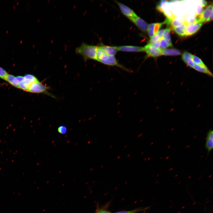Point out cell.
<instances>
[{
	"instance_id": "cell-1",
	"label": "cell",
	"mask_w": 213,
	"mask_h": 213,
	"mask_svg": "<svg viewBox=\"0 0 213 213\" xmlns=\"http://www.w3.org/2000/svg\"><path fill=\"white\" fill-rule=\"evenodd\" d=\"M96 60L107 65L116 66L128 72H130V70L119 64L114 56L107 54L98 46Z\"/></svg>"
},
{
	"instance_id": "cell-2",
	"label": "cell",
	"mask_w": 213,
	"mask_h": 213,
	"mask_svg": "<svg viewBox=\"0 0 213 213\" xmlns=\"http://www.w3.org/2000/svg\"><path fill=\"white\" fill-rule=\"evenodd\" d=\"M97 48V46L83 43L76 48L75 51L77 54L81 56L85 60L90 59L96 60Z\"/></svg>"
},
{
	"instance_id": "cell-3",
	"label": "cell",
	"mask_w": 213,
	"mask_h": 213,
	"mask_svg": "<svg viewBox=\"0 0 213 213\" xmlns=\"http://www.w3.org/2000/svg\"><path fill=\"white\" fill-rule=\"evenodd\" d=\"M49 89V87L38 80L32 84L27 91L34 93H44L53 97L48 91Z\"/></svg>"
},
{
	"instance_id": "cell-4",
	"label": "cell",
	"mask_w": 213,
	"mask_h": 213,
	"mask_svg": "<svg viewBox=\"0 0 213 213\" xmlns=\"http://www.w3.org/2000/svg\"><path fill=\"white\" fill-rule=\"evenodd\" d=\"M213 19V5L212 4L205 8L196 19V22L203 23Z\"/></svg>"
},
{
	"instance_id": "cell-5",
	"label": "cell",
	"mask_w": 213,
	"mask_h": 213,
	"mask_svg": "<svg viewBox=\"0 0 213 213\" xmlns=\"http://www.w3.org/2000/svg\"><path fill=\"white\" fill-rule=\"evenodd\" d=\"M115 1L118 5L122 14L129 19L138 16L135 12L129 7L116 1Z\"/></svg>"
},
{
	"instance_id": "cell-6",
	"label": "cell",
	"mask_w": 213,
	"mask_h": 213,
	"mask_svg": "<svg viewBox=\"0 0 213 213\" xmlns=\"http://www.w3.org/2000/svg\"><path fill=\"white\" fill-rule=\"evenodd\" d=\"M144 47V51L150 57H156L162 55L161 49H158L148 43Z\"/></svg>"
},
{
	"instance_id": "cell-7",
	"label": "cell",
	"mask_w": 213,
	"mask_h": 213,
	"mask_svg": "<svg viewBox=\"0 0 213 213\" xmlns=\"http://www.w3.org/2000/svg\"><path fill=\"white\" fill-rule=\"evenodd\" d=\"M202 24V23L195 22L186 25L185 30V36L195 34L200 29Z\"/></svg>"
},
{
	"instance_id": "cell-8",
	"label": "cell",
	"mask_w": 213,
	"mask_h": 213,
	"mask_svg": "<svg viewBox=\"0 0 213 213\" xmlns=\"http://www.w3.org/2000/svg\"><path fill=\"white\" fill-rule=\"evenodd\" d=\"M129 19L143 32L147 31L149 25L142 19L138 16Z\"/></svg>"
},
{
	"instance_id": "cell-9",
	"label": "cell",
	"mask_w": 213,
	"mask_h": 213,
	"mask_svg": "<svg viewBox=\"0 0 213 213\" xmlns=\"http://www.w3.org/2000/svg\"><path fill=\"white\" fill-rule=\"evenodd\" d=\"M118 51L130 52H139L144 51V47L134 46H116Z\"/></svg>"
},
{
	"instance_id": "cell-10",
	"label": "cell",
	"mask_w": 213,
	"mask_h": 213,
	"mask_svg": "<svg viewBox=\"0 0 213 213\" xmlns=\"http://www.w3.org/2000/svg\"><path fill=\"white\" fill-rule=\"evenodd\" d=\"M205 147L208 152H209L213 148V132L210 130L207 133L205 143Z\"/></svg>"
},
{
	"instance_id": "cell-11",
	"label": "cell",
	"mask_w": 213,
	"mask_h": 213,
	"mask_svg": "<svg viewBox=\"0 0 213 213\" xmlns=\"http://www.w3.org/2000/svg\"><path fill=\"white\" fill-rule=\"evenodd\" d=\"M107 54L114 56L118 51L116 46H108L101 44L98 46Z\"/></svg>"
},
{
	"instance_id": "cell-12",
	"label": "cell",
	"mask_w": 213,
	"mask_h": 213,
	"mask_svg": "<svg viewBox=\"0 0 213 213\" xmlns=\"http://www.w3.org/2000/svg\"><path fill=\"white\" fill-rule=\"evenodd\" d=\"M4 80L15 88L19 89V82L16 77L12 75L8 74Z\"/></svg>"
},
{
	"instance_id": "cell-13",
	"label": "cell",
	"mask_w": 213,
	"mask_h": 213,
	"mask_svg": "<svg viewBox=\"0 0 213 213\" xmlns=\"http://www.w3.org/2000/svg\"><path fill=\"white\" fill-rule=\"evenodd\" d=\"M162 54L164 55H178L181 53L179 50L175 49H161Z\"/></svg>"
},
{
	"instance_id": "cell-14",
	"label": "cell",
	"mask_w": 213,
	"mask_h": 213,
	"mask_svg": "<svg viewBox=\"0 0 213 213\" xmlns=\"http://www.w3.org/2000/svg\"><path fill=\"white\" fill-rule=\"evenodd\" d=\"M170 30L169 28L164 29L162 37L167 42L170 46H172L171 40L170 37Z\"/></svg>"
},
{
	"instance_id": "cell-15",
	"label": "cell",
	"mask_w": 213,
	"mask_h": 213,
	"mask_svg": "<svg viewBox=\"0 0 213 213\" xmlns=\"http://www.w3.org/2000/svg\"><path fill=\"white\" fill-rule=\"evenodd\" d=\"M186 25L184 23L181 26L174 28L173 30L175 32L180 36H185V30Z\"/></svg>"
},
{
	"instance_id": "cell-16",
	"label": "cell",
	"mask_w": 213,
	"mask_h": 213,
	"mask_svg": "<svg viewBox=\"0 0 213 213\" xmlns=\"http://www.w3.org/2000/svg\"><path fill=\"white\" fill-rule=\"evenodd\" d=\"M23 76L24 79L30 84L38 81V79L35 76L32 74H27Z\"/></svg>"
},
{
	"instance_id": "cell-17",
	"label": "cell",
	"mask_w": 213,
	"mask_h": 213,
	"mask_svg": "<svg viewBox=\"0 0 213 213\" xmlns=\"http://www.w3.org/2000/svg\"><path fill=\"white\" fill-rule=\"evenodd\" d=\"M192 60L194 64V66L196 65L203 67H207L200 59L196 56L193 55Z\"/></svg>"
},
{
	"instance_id": "cell-18",
	"label": "cell",
	"mask_w": 213,
	"mask_h": 213,
	"mask_svg": "<svg viewBox=\"0 0 213 213\" xmlns=\"http://www.w3.org/2000/svg\"><path fill=\"white\" fill-rule=\"evenodd\" d=\"M184 23L182 21L177 19L172 20L170 25L171 26L172 29H173L175 28L179 27L182 25Z\"/></svg>"
},
{
	"instance_id": "cell-19",
	"label": "cell",
	"mask_w": 213,
	"mask_h": 213,
	"mask_svg": "<svg viewBox=\"0 0 213 213\" xmlns=\"http://www.w3.org/2000/svg\"><path fill=\"white\" fill-rule=\"evenodd\" d=\"M193 57V55L191 53L185 52L182 55V59L186 64L190 60L192 59Z\"/></svg>"
},
{
	"instance_id": "cell-20",
	"label": "cell",
	"mask_w": 213,
	"mask_h": 213,
	"mask_svg": "<svg viewBox=\"0 0 213 213\" xmlns=\"http://www.w3.org/2000/svg\"><path fill=\"white\" fill-rule=\"evenodd\" d=\"M155 23H151L149 25L147 30L149 36L150 38H151L154 34V27Z\"/></svg>"
},
{
	"instance_id": "cell-21",
	"label": "cell",
	"mask_w": 213,
	"mask_h": 213,
	"mask_svg": "<svg viewBox=\"0 0 213 213\" xmlns=\"http://www.w3.org/2000/svg\"><path fill=\"white\" fill-rule=\"evenodd\" d=\"M159 41L160 49L170 47L169 44L163 37L159 38Z\"/></svg>"
},
{
	"instance_id": "cell-22",
	"label": "cell",
	"mask_w": 213,
	"mask_h": 213,
	"mask_svg": "<svg viewBox=\"0 0 213 213\" xmlns=\"http://www.w3.org/2000/svg\"><path fill=\"white\" fill-rule=\"evenodd\" d=\"M8 74L7 72L5 69L0 67V78L4 80L6 75Z\"/></svg>"
},
{
	"instance_id": "cell-23",
	"label": "cell",
	"mask_w": 213,
	"mask_h": 213,
	"mask_svg": "<svg viewBox=\"0 0 213 213\" xmlns=\"http://www.w3.org/2000/svg\"><path fill=\"white\" fill-rule=\"evenodd\" d=\"M67 129L66 127L64 126L61 125L58 128V132L61 134H65L67 132Z\"/></svg>"
},
{
	"instance_id": "cell-24",
	"label": "cell",
	"mask_w": 213,
	"mask_h": 213,
	"mask_svg": "<svg viewBox=\"0 0 213 213\" xmlns=\"http://www.w3.org/2000/svg\"><path fill=\"white\" fill-rule=\"evenodd\" d=\"M141 210L139 208L130 211H123L118 212L114 213H136Z\"/></svg>"
},
{
	"instance_id": "cell-25",
	"label": "cell",
	"mask_w": 213,
	"mask_h": 213,
	"mask_svg": "<svg viewBox=\"0 0 213 213\" xmlns=\"http://www.w3.org/2000/svg\"><path fill=\"white\" fill-rule=\"evenodd\" d=\"M152 46L160 49V44L159 39L156 41L149 43Z\"/></svg>"
},
{
	"instance_id": "cell-26",
	"label": "cell",
	"mask_w": 213,
	"mask_h": 213,
	"mask_svg": "<svg viewBox=\"0 0 213 213\" xmlns=\"http://www.w3.org/2000/svg\"><path fill=\"white\" fill-rule=\"evenodd\" d=\"M159 38L158 36L157 33L154 35L151 38L149 41L148 43H150L152 42L156 41L159 39Z\"/></svg>"
},
{
	"instance_id": "cell-27",
	"label": "cell",
	"mask_w": 213,
	"mask_h": 213,
	"mask_svg": "<svg viewBox=\"0 0 213 213\" xmlns=\"http://www.w3.org/2000/svg\"><path fill=\"white\" fill-rule=\"evenodd\" d=\"M202 11L203 8L201 5H198L196 11V14L197 16H199Z\"/></svg>"
},
{
	"instance_id": "cell-28",
	"label": "cell",
	"mask_w": 213,
	"mask_h": 213,
	"mask_svg": "<svg viewBox=\"0 0 213 213\" xmlns=\"http://www.w3.org/2000/svg\"><path fill=\"white\" fill-rule=\"evenodd\" d=\"M164 29H162L159 30L156 33L158 36L159 38H161L163 36V35L164 32Z\"/></svg>"
},
{
	"instance_id": "cell-29",
	"label": "cell",
	"mask_w": 213,
	"mask_h": 213,
	"mask_svg": "<svg viewBox=\"0 0 213 213\" xmlns=\"http://www.w3.org/2000/svg\"><path fill=\"white\" fill-rule=\"evenodd\" d=\"M201 5L202 7H205L207 4V2L204 0H201Z\"/></svg>"
},
{
	"instance_id": "cell-30",
	"label": "cell",
	"mask_w": 213,
	"mask_h": 213,
	"mask_svg": "<svg viewBox=\"0 0 213 213\" xmlns=\"http://www.w3.org/2000/svg\"><path fill=\"white\" fill-rule=\"evenodd\" d=\"M96 213H111L109 211L105 210H101L97 212Z\"/></svg>"
}]
</instances>
